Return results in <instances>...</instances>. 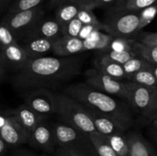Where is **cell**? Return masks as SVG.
<instances>
[{
    "mask_svg": "<svg viewBox=\"0 0 157 156\" xmlns=\"http://www.w3.org/2000/svg\"><path fill=\"white\" fill-rule=\"evenodd\" d=\"M81 59L75 57H42L30 59L13 76L18 89L56 88L79 74Z\"/></svg>",
    "mask_w": 157,
    "mask_h": 156,
    "instance_id": "1",
    "label": "cell"
},
{
    "mask_svg": "<svg viewBox=\"0 0 157 156\" xmlns=\"http://www.w3.org/2000/svg\"><path fill=\"white\" fill-rule=\"evenodd\" d=\"M64 93L88 108L111 119L124 131L133 125L134 119L128 104L115 99L111 95L96 90L86 83H77L67 86Z\"/></svg>",
    "mask_w": 157,
    "mask_h": 156,
    "instance_id": "2",
    "label": "cell"
},
{
    "mask_svg": "<svg viewBox=\"0 0 157 156\" xmlns=\"http://www.w3.org/2000/svg\"><path fill=\"white\" fill-rule=\"evenodd\" d=\"M56 114L63 122L87 134L97 131L93 120L84 104L63 93L55 94Z\"/></svg>",
    "mask_w": 157,
    "mask_h": 156,
    "instance_id": "3",
    "label": "cell"
},
{
    "mask_svg": "<svg viewBox=\"0 0 157 156\" xmlns=\"http://www.w3.org/2000/svg\"><path fill=\"white\" fill-rule=\"evenodd\" d=\"M52 127L58 147L73 150L86 156H99L89 134L64 122H57Z\"/></svg>",
    "mask_w": 157,
    "mask_h": 156,
    "instance_id": "4",
    "label": "cell"
},
{
    "mask_svg": "<svg viewBox=\"0 0 157 156\" xmlns=\"http://www.w3.org/2000/svg\"><path fill=\"white\" fill-rule=\"evenodd\" d=\"M103 25L104 30L114 38L134 39L140 33V12L110 9Z\"/></svg>",
    "mask_w": 157,
    "mask_h": 156,
    "instance_id": "5",
    "label": "cell"
},
{
    "mask_svg": "<svg viewBox=\"0 0 157 156\" xmlns=\"http://www.w3.org/2000/svg\"><path fill=\"white\" fill-rule=\"evenodd\" d=\"M126 84L129 93L128 102L131 108L152 122L157 97V87H147L133 82Z\"/></svg>",
    "mask_w": 157,
    "mask_h": 156,
    "instance_id": "6",
    "label": "cell"
},
{
    "mask_svg": "<svg viewBox=\"0 0 157 156\" xmlns=\"http://www.w3.org/2000/svg\"><path fill=\"white\" fill-rule=\"evenodd\" d=\"M44 11L42 6L15 13H7L2 22L4 23L13 32L18 42L23 40L32 29L44 18Z\"/></svg>",
    "mask_w": 157,
    "mask_h": 156,
    "instance_id": "7",
    "label": "cell"
},
{
    "mask_svg": "<svg viewBox=\"0 0 157 156\" xmlns=\"http://www.w3.org/2000/svg\"><path fill=\"white\" fill-rule=\"evenodd\" d=\"M30 133L20 123L12 110H2L0 115V138L10 148L28 143Z\"/></svg>",
    "mask_w": 157,
    "mask_h": 156,
    "instance_id": "8",
    "label": "cell"
},
{
    "mask_svg": "<svg viewBox=\"0 0 157 156\" xmlns=\"http://www.w3.org/2000/svg\"><path fill=\"white\" fill-rule=\"evenodd\" d=\"M86 84L96 90L111 96H117L128 102L127 84L112 78L97 68L89 69L85 72Z\"/></svg>",
    "mask_w": 157,
    "mask_h": 156,
    "instance_id": "9",
    "label": "cell"
},
{
    "mask_svg": "<svg viewBox=\"0 0 157 156\" xmlns=\"http://www.w3.org/2000/svg\"><path fill=\"white\" fill-rule=\"evenodd\" d=\"M25 103L44 116L56 113V96L49 89L38 88L32 90L25 96Z\"/></svg>",
    "mask_w": 157,
    "mask_h": 156,
    "instance_id": "10",
    "label": "cell"
},
{
    "mask_svg": "<svg viewBox=\"0 0 157 156\" xmlns=\"http://www.w3.org/2000/svg\"><path fill=\"white\" fill-rule=\"evenodd\" d=\"M32 146L47 153L55 152L58 148L53 127L45 120L37 125L30 134L29 142Z\"/></svg>",
    "mask_w": 157,
    "mask_h": 156,
    "instance_id": "11",
    "label": "cell"
},
{
    "mask_svg": "<svg viewBox=\"0 0 157 156\" xmlns=\"http://www.w3.org/2000/svg\"><path fill=\"white\" fill-rule=\"evenodd\" d=\"M62 37V28L55 18H42L24 38H45L58 40Z\"/></svg>",
    "mask_w": 157,
    "mask_h": 156,
    "instance_id": "12",
    "label": "cell"
},
{
    "mask_svg": "<svg viewBox=\"0 0 157 156\" xmlns=\"http://www.w3.org/2000/svg\"><path fill=\"white\" fill-rule=\"evenodd\" d=\"M57 40L45 38H25L21 41V47L25 49L30 59L45 57L53 50L54 44Z\"/></svg>",
    "mask_w": 157,
    "mask_h": 156,
    "instance_id": "13",
    "label": "cell"
},
{
    "mask_svg": "<svg viewBox=\"0 0 157 156\" xmlns=\"http://www.w3.org/2000/svg\"><path fill=\"white\" fill-rule=\"evenodd\" d=\"M12 111L20 123L30 134L36 128L37 125L45 120L47 118V116H44L35 112L25 103L21 104L17 108L12 110Z\"/></svg>",
    "mask_w": 157,
    "mask_h": 156,
    "instance_id": "14",
    "label": "cell"
},
{
    "mask_svg": "<svg viewBox=\"0 0 157 156\" xmlns=\"http://www.w3.org/2000/svg\"><path fill=\"white\" fill-rule=\"evenodd\" d=\"M1 52L4 54L7 67L15 72L23 68L30 60L29 55L19 43L9 46L6 49L1 50Z\"/></svg>",
    "mask_w": 157,
    "mask_h": 156,
    "instance_id": "15",
    "label": "cell"
},
{
    "mask_svg": "<svg viewBox=\"0 0 157 156\" xmlns=\"http://www.w3.org/2000/svg\"><path fill=\"white\" fill-rule=\"evenodd\" d=\"M84 51V40L62 36L55 41L52 52L58 57H69Z\"/></svg>",
    "mask_w": 157,
    "mask_h": 156,
    "instance_id": "16",
    "label": "cell"
},
{
    "mask_svg": "<svg viewBox=\"0 0 157 156\" xmlns=\"http://www.w3.org/2000/svg\"><path fill=\"white\" fill-rule=\"evenodd\" d=\"M126 136L131 156H157L151 144L140 132H130Z\"/></svg>",
    "mask_w": 157,
    "mask_h": 156,
    "instance_id": "17",
    "label": "cell"
},
{
    "mask_svg": "<svg viewBox=\"0 0 157 156\" xmlns=\"http://www.w3.org/2000/svg\"><path fill=\"white\" fill-rule=\"evenodd\" d=\"M87 109L98 132L101 133L105 136H109L126 132L122 129L114 121H113L107 116L101 114V113L93 110V109H90L88 107H87Z\"/></svg>",
    "mask_w": 157,
    "mask_h": 156,
    "instance_id": "18",
    "label": "cell"
},
{
    "mask_svg": "<svg viewBox=\"0 0 157 156\" xmlns=\"http://www.w3.org/2000/svg\"><path fill=\"white\" fill-rule=\"evenodd\" d=\"M81 6L78 2L68 0L57 8L55 18L62 28L74 18H77Z\"/></svg>",
    "mask_w": 157,
    "mask_h": 156,
    "instance_id": "19",
    "label": "cell"
},
{
    "mask_svg": "<svg viewBox=\"0 0 157 156\" xmlns=\"http://www.w3.org/2000/svg\"><path fill=\"white\" fill-rule=\"evenodd\" d=\"M114 37L105 34L101 31L94 32L88 38L84 40V51L90 50H98L104 51L107 49Z\"/></svg>",
    "mask_w": 157,
    "mask_h": 156,
    "instance_id": "20",
    "label": "cell"
},
{
    "mask_svg": "<svg viewBox=\"0 0 157 156\" xmlns=\"http://www.w3.org/2000/svg\"><path fill=\"white\" fill-rule=\"evenodd\" d=\"M95 65L98 70L111 76L112 78H114L118 80L127 79V75H126L123 64H118L114 61H110V60L101 57V58L96 61Z\"/></svg>",
    "mask_w": 157,
    "mask_h": 156,
    "instance_id": "21",
    "label": "cell"
},
{
    "mask_svg": "<svg viewBox=\"0 0 157 156\" xmlns=\"http://www.w3.org/2000/svg\"><path fill=\"white\" fill-rule=\"evenodd\" d=\"M154 5H157V0H118L111 9L140 12L143 9Z\"/></svg>",
    "mask_w": 157,
    "mask_h": 156,
    "instance_id": "22",
    "label": "cell"
},
{
    "mask_svg": "<svg viewBox=\"0 0 157 156\" xmlns=\"http://www.w3.org/2000/svg\"><path fill=\"white\" fill-rule=\"evenodd\" d=\"M90 138L99 156H119L107 141V137L98 132L90 133Z\"/></svg>",
    "mask_w": 157,
    "mask_h": 156,
    "instance_id": "23",
    "label": "cell"
},
{
    "mask_svg": "<svg viewBox=\"0 0 157 156\" xmlns=\"http://www.w3.org/2000/svg\"><path fill=\"white\" fill-rule=\"evenodd\" d=\"M107 141L114 151L117 153L119 156H131L130 146L127 139L125 132L106 136Z\"/></svg>",
    "mask_w": 157,
    "mask_h": 156,
    "instance_id": "24",
    "label": "cell"
},
{
    "mask_svg": "<svg viewBox=\"0 0 157 156\" xmlns=\"http://www.w3.org/2000/svg\"><path fill=\"white\" fill-rule=\"evenodd\" d=\"M133 47L134 51L137 55L144 58L152 65H157V47L135 41L133 43Z\"/></svg>",
    "mask_w": 157,
    "mask_h": 156,
    "instance_id": "25",
    "label": "cell"
},
{
    "mask_svg": "<svg viewBox=\"0 0 157 156\" xmlns=\"http://www.w3.org/2000/svg\"><path fill=\"white\" fill-rule=\"evenodd\" d=\"M153 67V65H152ZM152 67L144 69L135 73L130 78V82L136 83L147 87H157V80Z\"/></svg>",
    "mask_w": 157,
    "mask_h": 156,
    "instance_id": "26",
    "label": "cell"
},
{
    "mask_svg": "<svg viewBox=\"0 0 157 156\" xmlns=\"http://www.w3.org/2000/svg\"><path fill=\"white\" fill-rule=\"evenodd\" d=\"M123 66L127 75V79L130 80L133 75L139 72L140 70L152 67V64L137 55L123 64Z\"/></svg>",
    "mask_w": 157,
    "mask_h": 156,
    "instance_id": "27",
    "label": "cell"
},
{
    "mask_svg": "<svg viewBox=\"0 0 157 156\" xmlns=\"http://www.w3.org/2000/svg\"><path fill=\"white\" fill-rule=\"evenodd\" d=\"M101 58H106L110 61H114L121 64H124L126 62L130 61L134 57L137 56V54L135 51H114V50H107L101 51Z\"/></svg>",
    "mask_w": 157,
    "mask_h": 156,
    "instance_id": "28",
    "label": "cell"
},
{
    "mask_svg": "<svg viewBox=\"0 0 157 156\" xmlns=\"http://www.w3.org/2000/svg\"><path fill=\"white\" fill-rule=\"evenodd\" d=\"M135 39L126 38H114L110 44L107 50H114V51H134L133 43Z\"/></svg>",
    "mask_w": 157,
    "mask_h": 156,
    "instance_id": "29",
    "label": "cell"
},
{
    "mask_svg": "<svg viewBox=\"0 0 157 156\" xmlns=\"http://www.w3.org/2000/svg\"><path fill=\"white\" fill-rule=\"evenodd\" d=\"M44 1V0H14L9 8L8 13H15L38 7Z\"/></svg>",
    "mask_w": 157,
    "mask_h": 156,
    "instance_id": "30",
    "label": "cell"
},
{
    "mask_svg": "<svg viewBox=\"0 0 157 156\" xmlns=\"http://www.w3.org/2000/svg\"><path fill=\"white\" fill-rule=\"evenodd\" d=\"M17 43L18 42L13 32L9 28L8 26L2 22L1 27H0V47H1V50L6 49L9 46L17 44Z\"/></svg>",
    "mask_w": 157,
    "mask_h": 156,
    "instance_id": "31",
    "label": "cell"
},
{
    "mask_svg": "<svg viewBox=\"0 0 157 156\" xmlns=\"http://www.w3.org/2000/svg\"><path fill=\"white\" fill-rule=\"evenodd\" d=\"M157 14V5L151 6L140 12V31L151 23Z\"/></svg>",
    "mask_w": 157,
    "mask_h": 156,
    "instance_id": "32",
    "label": "cell"
},
{
    "mask_svg": "<svg viewBox=\"0 0 157 156\" xmlns=\"http://www.w3.org/2000/svg\"><path fill=\"white\" fill-rule=\"evenodd\" d=\"M83 25L84 24L78 18H74L70 22L62 27V36L78 38Z\"/></svg>",
    "mask_w": 157,
    "mask_h": 156,
    "instance_id": "33",
    "label": "cell"
},
{
    "mask_svg": "<svg viewBox=\"0 0 157 156\" xmlns=\"http://www.w3.org/2000/svg\"><path fill=\"white\" fill-rule=\"evenodd\" d=\"M77 18L82 22L83 24H99L101 21L97 18L93 10L87 8L81 7Z\"/></svg>",
    "mask_w": 157,
    "mask_h": 156,
    "instance_id": "34",
    "label": "cell"
},
{
    "mask_svg": "<svg viewBox=\"0 0 157 156\" xmlns=\"http://www.w3.org/2000/svg\"><path fill=\"white\" fill-rule=\"evenodd\" d=\"M101 30H104L103 23L99 24H84L78 38H81V40H85L88 38L94 32Z\"/></svg>",
    "mask_w": 157,
    "mask_h": 156,
    "instance_id": "35",
    "label": "cell"
},
{
    "mask_svg": "<svg viewBox=\"0 0 157 156\" xmlns=\"http://www.w3.org/2000/svg\"><path fill=\"white\" fill-rule=\"evenodd\" d=\"M136 38L140 42L157 47V32H140Z\"/></svg>",
    "mask_w": 157,
    "mask_h": 156,
    "instance_id": "36",
    "label": "cell"
},
{
    "mask_svg": "<svg viewBox=\"0 0 157 156\" xmlns=\"http://www.w3.org/2000/svg\"><path fill=\"white\" fill-rule=\"evenodd\" d=\"M9 156H38L35 152L28 148H21V147H16L12 148L10 151Z\"/></svg>",
    "mask_w": 157,
    "mask_h": 156,
    "instance_id": "37",
    "label": "cell"
},
{
    "mask_svg": "<svg viewBox=\"0 0 157 156\" xmlns=\"http://www.w3.org/2000/svg\"><path fill=\"white\" fill-rule=\"evenodd\" d=\"M55 154L56 156H86L85 154H81L78 151L65 149V148H63L61 147H58L56 148Z\"/></svg>",
    "mask_w": 157,
    "mask_h": 156,
    "instance_id": "38",
    "label": "cell"
},
{
    "mask_svg": "<svg viewBox=\"0 0 157 156\" xmlns=\"http://www.w3.org/2000/svg\"><path fill=\"white\" fill-rule=\"evenodd\" d=\"M98 0H79L78 2L79 3L80 6L83 8H87L90 9H94V6Z\"/></svg>",
    "mask_w": 157,
    "mask_h": 156,
    "instance_id": "39",
    "label": "cell"
},
{
    "mask_svg": "<svg viewBox=\"0 0 157 156\" xmlns=\"http://www.w3.org/2000/svg\"><path fill=\"white\" fill-rule=\"evenodd\" d=\"M118 0H98L94 6V9L100 7H106L110 5H114Z\"/></svg>",
    "mask_w": 157,
    "mask_h": 156,
    "instance_id": "40",
    "label": "cell"
},
{
    "mask_svg": "<svg viewBox=\"0 0 157 156\" xmlns=\"http://www.w3.org/2000/svg\"><path fill=\"white\" fill-rule=\"evenodd\" d=\"M9 145L5 142L4 139L0 138V156H6L8 154V149Z\"/></svg>",
    "mask_w": 157,
    "mask_h": 156,
    "instance_id": "41",
    "label": "cell"
},
{
    "mask_svg": "<svg viewBox=\"0 0 157 156\" xmlns=\"http://www.w3.org/2000/svg\"><path fill=\"white\" fill-rule=\"evenodd\" d=\"M67 1H68V0H49L48 7L51 9H55V8L59 7L61 5L64 4Z\"/></svg>",
    "mask_w": 157,
    "mask_h": 156,
    "instance_id": "42",
    "label": "cell"
},
{
    "mask_svg": "<svg viewBox=\"0 0 157 156\" xmlns=\"http://www.w3.org/2000/svg\"><path fill=\"white\" fill-rule=\"evenodd\" d=\"M150 136H151L152 139H153V140L154 141V142L157 145V128L151 125L150 129Z\"/></svg>",
    "mask_w": 157,
    "mask_h": 156,
    "instance_id": "43",
    "label": "cell"
},
{
    "mask_svg": "<svg viewBox=\"0 0 157 156\" xmlns=\"http://www.w3.org/2000/svg\"><path fill=\"white\" fill-rule=\"evenodd\" d=\"M156 119H157V97H156V106H155L154 115H153V120Z\"/></svg>",
    "mask_w": 157,
    "mask_h": 156,
    "instance_id": "44",
    "label": "cell"
},
{
    "mask_svg": "<svg viewBox=\"0 0 157 156\" xmlns=\"http://www.w3.org/2000/svg\"><path fill=\"white\" fill-rule=\"evenodd\" d=\"M152 69H153V73H154L155 76H156V78L157 80V65H153Z\"/></svg>",
    "mask_w": 157,
    "mask_h": 156,
    "instance_id": "45",
    "label": "cell"
},
{
    "mask_svg": "<svg viewBox=\"0 0 157 156\" xmlns=\"http://www.w3.org/2000/svg\"><path fill=\"white\" fill-rule=\"evenodd\" d=\"M151 125L152 126L155 127V128H157V119H154V120H153L151 122Z\"/></svg>",
    "mask_w": 157,
    "mask_h": 156,
    "instance_id": "46",
    "label": "cell"
},
{
    "mask_svg": "<svg viewBox=\"0 0 157 156\" xmlns=\"http://www.w3.org/2000/svg\"><path fill=\"white\" fill-rule=\"evenodd\" d=\"M41 156H49V155H48V154H42Z\"/></svg>",
    "mask_w": 157,
    "mask_h": 156,
    "instance_id": "47",
    "label": "cell"
},
{
    "mask_svg": "<svg viewBox=\"0 0 157 156\" xmlns=\"http://www.w3.org/2000/svg\"><path fill=\"white\" fill-rule=\"evenodd\" d=\"M72 1H75V2H78V1H79V0H72Z\"/></svg>",
    "mask_w": 157,
    "mask_h": 156,
    "instance_id": "48",
    "label": "cell"
}]
</instances>
